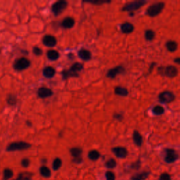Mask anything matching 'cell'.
Wrapping results in <instances>:
<instances>
[{"mask_svg": "<svg viewBox=\"0 0 180 180\" xmlns=\"http://www.w3.org/2000/svg\"><path fill=\"white\" fill-rule=\"evenodd\" d=\"M165 8V3L163 2H156L151 4L150 6L146 9V13L150 17H155V16L159 15L162 12V11Z\"/></svg>", "mask_w": 180, "mask_h": 180, "instance_id": "cell-1", "label": "cell"}, {"mask_svg": "<svg viewBox=\"0 0 180 180\" xmlns=\"http://www.w3.org/2000/svg\"><path fill=\"white\" fill-rule=\"evenodd\" d=\"M31 147L30 144L25 141H15L11 143L8 145L6 148V151L11 152V151H24Z\"/></svg>", "mask_w": 180, "mask_h": 180, "instance_id": "cell-2", "label": "cell"}, {"mask_svg": "<svg viewBox=\"0 0 180 180\" xmlns=\"http://www.w3.org/2000/svg\"><path fill=\"white\" fill-rule=\"evenodd\" d=\"M158 73L162 75L167 77L173 78L178 75V69L174 66H167L166 67H160L158 68Z\"/></svg>", "mask_w": 180, "mask_h": 180, "instance_id": "cell-3", "label": "cell"}, {"mask_svg": "<svg viewBox=\"0 0 180 180\" xmlns=\"http://www.w3.org/2000/svg\"><path fill=\"white\" fill-rule=\"evenodd\" d=\"M147 3L146 1L144 0H138V1H134L127 3V4L123 6L122 10L123 11H127V12H134V11L138 10L141 7L145 5Z\"/></svg>", "mask_w": 180, "mask_h": 180, "instance_id": "cell-4", "label": "cell"}, {"mask_svg": "<svg viewBox=\"0 0 180 180\" xmlns=\"http://www.w3.org/2000/svg\"><path fill=\"white\" fill-rule=\"evenodd\" d=\"M30 66V61L25 57H21L16 60L13 63V68L17 71H22L28 69Z\"/></svg>", "mask_w": 180, "mask_h": 180, "instance_id": "cell-5", "label": "cell"}, {"mask_svg": "<svg viewBox=\"0 0 180 180\" xmlns=\"http://www.w3.org/2000/svg\"><path fill=\"white\" fill-rule=\"evenodd\" d=\"M68 6V2L64 0H60L54 3L51 6V11L56 16H59L63 12Z\"/></svg>", "mask_w": 180, "mask_h": 180, "instance_id": "cell-6", "label": "cell"}, {"mask_svg": "<svg viewBox=\"0 0 180 180\" xmlns=\"http://www.w3.org/2000/svg\"><path fill=\"white\" fill-rule=\"evenodd\" d=\"M179 158V155L177 151L172 148L165 149V162L167 163H173L177 161Z\"/></svg>", "mask_w": 180, "mask_h": 180, "instance_id": "cell-7", "label": "cell"}, {"mask_svg": "<svg viewBox=\"0 0 180 180\" xmlns=\"http://www.w3.org/2000/svg\"><path fill=\"white\" fill-rule=\"evenodd\" d=\"M160 102L163 103H172L175 99V95L170 91H164L159 94L158 96Z\"/></svg>", "mask_w": 180, "mask_h": 180, "instance_id": "cell-8", "label": "cell"}, {"mask_svg": "<svg viewBox=\"0 0 180 180\" xmlns=\"http://www.w3.org/2000/svg\"><path fill=\"white\" fill-rule=\"evenodd\" d=\"M42 43L46 47H54L57 44V39L53 35H44L42 38Z\"/></svg>", "mask_w": 180, "mask_h": 180, "instance_id": "cell-9", "label": "cell"}, {"mask_svg": "<svg viewBox=\"0 0 180 180\" xmlns=\"http://www.w3.org/2000/svg\"><path fill=\"white\" fill-rule=\"evenodd\" d=\"M113 153L118 158H125L128 154V151L125 147L122 146H116L112 148Z\"/></svg>", "mask_w": 180, "mask_h": 180, "instance_id": "cell-10", "label": "cell"}, {"mask_svg": "<svg viewBox=\"0 0 180 180\" xmlns=\"http://www.w3.org/2000/svg\"><path fill=\"white\" fill-rule=\"evenodd\" d=\"M125 72V68L122 67V66H117L114 68H112L108 71L107 74H106V76L108 78H111V79H114L118 75L122 74Z\"/></svg>", "mask_w": 180, "mask_h": 180, "instance_id": "cell-11", "label": "cell"}, {"mask_svg": "<svg viewBox=\"0 0 180 180\" xmlns=\"http://www.w3.org/2000/svg\"><path fill=\"white\" fill-rule=\"evenodd\" d=\"M54 92L51 89L47 88V87H40L37 90V95L41 99H46L53 95Z\"/></svg>", "mask_w": 180, "mask_h": 180, "instance_id": "cell-12", "label": "cell"}, {"mask_svg": "<svg viewBox=\"0 0 180 180\" xmlns=\"http://www.w3.org/2000/svg\"><path fill=\"white\" fill-rule=\"evenodd\" d=\"M120 30L124 34H130L134 30V26L129 22H125L120 26Z\"/></svg>", "mask_w": 180, "mask_h": 180, "instance_id": "cell-13", "label": "cell"}, {"mask_svg": "<svg viewBox=\"0 0 180 180\" xmlns=\"http://www.w3.org/2000/svg\"><path fill=\"white\" fill-rule=\"evenodd\" d=\"M61 25L66 29H70L75 25V20L71 17H66L61 22Z\"/></svg>", "mask_w": 180, "mask_h": 180, "instance_id": "cell-14", "label": "cell"}, {"mask_svg": "<svg viewBox=\"0 0 180 180\" xmlns=\"http://www.w3.org/2000/svg\"><path fill=\"white\" fill-rule=\"evenodd\" d=\"M132 138H133L134 143L137 146H141L142 144H143V137H142L141 134L138 131L134 130L133 135H132Z\"/></svg>", "mask_w": 180, "mask_h": 180, "instance_id": "cell-15", "label": "cell"}, {"mask_svg": "<svg viewBox=\"0 0 180 180\" xmlns=\"http://www.w3.org/2000/svg\"><path fill=\"white\" fill-rule=\"evenodd\" d=\"M43 75L46 78H52L56 74V70L53 67L51 66H47L43 69Z\"/></svg>", "mask_w": 180, "mask_h": 180, "instance_id": "cell-16", "label": "cell"}, {"mask_svg": "<svg viewBox=\"0 0 180 180\" xmlns=\"http://www.w3.org/2000/svg\"><path fill=\"white\" fill-rule=\"evenodd\" d=\"M149 175H150V172L144 171L140 172V173L134 174L131 177V180H146L148 178Z\"/></svg>", "mask_w": 180, "mask_h": 180, "instance_id": "cell-17", "label": "cell"}, {"mask_svg": "<svg viewBox=\"0 0 180 180\" xmlns=\"http://www.w3.org/2000/svg\"><path fill=\"white\" fill-rule=\"evenodd\" d=\"M79 57L83 61H89L92 57L91 52L87 49H81L78 52Z\"/></svg>", "mask_w": 180, "mask_h": 180, "instance_id": "cell-18", "label": "cell"}, {"mask_svg": "<svg viewBox=\"0 0 180 180\" xmlns=\"http://www.w3.org/2000/svg\"><path fill=\"white\" fill-rule=\"evenodd\" d=\"M47 58L51 61H56L60 57V54L55 49H50L47 53Z\"/></svg>", "mask_w": 180, "mask_h": 180, "instance_id": "cell-19", "label": "cell"}, {"mask_svg": "<svg viewBox=\"0 0 180 180\" xmlns=\"http://www.w3.org/2000/svg\"><path fill=\"white\" fill-rule=\"evenodd\" d=\"M165 47H166L168 51L174 52L177 51V48H178V44H177L176 42L173 41V40H169L165 44Z\"/></svg>", "mask_w": 180, "mask_h": 180, "instance_id": "cell-20", "label": "cell"}, {"mask_svg": "<svg viewBox=\"0 0 180 180\" xmlns=\"http://www.w3.org/2000/svg\"><path fill=\"white\" fill-rule=\"evenodd\" d=\"M39 172L40 174H41L42 177H45V178H49L51 175L50 169H49L48 167L45 166V165H43V166H42L39 168Z\"/></svg>", "mask_w": 180, "mask_h": 180, "instance_id": "cell-21", "label": "cell"}, {"mask_svg": "<svg viewBox=\"0 0 180 180\" xmlns=\"http://www.w3.org/2000/svg\"><path fill=\"white\" fill-rule=\"evenodd\" d=\"M115 94L120 96H127L128 95L129 92L125 87H117L115 89Z\"/></svg>", "mask_w": 180, "mask_h": 180, "instance_id": "cell-22", "label": "cell"}, {"mask_svg": "<svg viewBox=\"0 0 180 180\" xmlns=\"http://www.w3.org/2000/svg\"><path fill=\"white\" fill-rule=\"evenodd\" d=\"M101 154L98 151L92 150L88 153V158L92 161H96L100 158Z\"/></svg>", "mask_w": 180, "mask_h": 180, "instance_id": "cell-23", "label": "cell"}, {"mask_svg": "<svg viewBox=\"0 0 180 180\" xmlns=\"http://www.w3.org/2000/svg\"><path fill=\"white\" fill-rule=\"evenodd\" d=\"M70 154L73 158L81 157L82 153V149L80 147H73L70 150Z\"/></svg>", "mask_w": 180, "mask_h": 180, "instance_id": "cell-24", "label": "cell"}, {"mask_svg": "<svg viewBox=\"0 0 180 180\" xmlns=\"http://www.w3.org/2000/svg\"><path fill=\"white\" fill-rule=\"evenodd\" d=\"M32 176V174L30 173V172H22V173H20L19 174H18L17 178H16L15 180H31Z\"/></svg>", "mask_w": 180, "mask_h": 180, "instance_id": "cell-25", "label": "cell"}, {"mask_svg": "<svg viewBox=\"0 0 180 180\" xmlns=\"http://www.w3.org/2000/svg\"><path fill=\"white\" fill-rule=\"evenodd\" d=\"M83 69V65L80 63H75L74 64L71 66L70 68V70L72 71L73 73H77V72H80Z\"/></svg>", "mask_w": 180, "mask_h": 180, "instance_id": "cell-26", "label": "cell"}, {"mask_svg": "<svg viewBox=\"0 0 180 180\" xmlns=\"http://www.w3.org/2000/svg\"><path fill=\"white\" fill-rule=\"evenodd\" d=\"M155 32L152 30H146L145 33H144V37H145V39L147 41H152L155 38Z\"/></svg>", "mask_w": 180, "mask_h": 180, "instance_id": "cell-27", "label": "cell"}, {"mask_svg": "<svg viewBox=\"0 0 180 180\" xmlns=\"http://www.w3.org/2000/svg\"><path fill=\"white\" fill-rule=\"evenodd\" d=\"M13 175V172L12 170L9 169V168H6L3 171V179L4 180H9L11 178H12Z\"/></svg>", "mask_w": 180, "mask_h": 180, "instance_id": "cell-28", "label": "cell"}, {"mask_svg": "<svg viewBox=\"0 0 180 180\" xmlns=\"http://www.w3.org/2000/svg\"><path fill=\"white\" fill-rule=\"evenodd\" d=\"M61 165H62V160H61V158H56L54 160L53 163H52V168H53L54 170L56 171V170L60 169Z\"/></svg>", "mask_w": 180, "mask_h": 180, "instance_id": "cell-29", "label": "cell"}, {"mask_svg": "<svg viewBox=\"0 0 180 180\" xmlns=\"http://www.w3.org/2000/svg\"><path fill=\"white\" fill-rule=\"evenodd\" d=\"M153 113L156 115H161L164 114L165 113V109L163 106H156L154 108H153Z\"/></svg>", "mask_w": 180, "mask_h": 180, "instance_id": "cell-30", "label": "cell"}, {"mask_svg": "<svg viewBox=\"0 0 180 180\" xmlns=\"http://www.w3.org/2000/svg\"><path fill=\"white\" fill-rule=\"evenodd\" d=\"M62 75L63 79H68L69 77H78L77 73H73L72 71L69 70H64L62 72Z\"/></svg>", "mask_w": 180, "mask_h": 180, "instance_id": "cell-31", "label": "cell"}, {"mask_svg": "<svg viewBox=\"0 0 180 180\" xmlns=\"http://www.w3.org/2000/svg\"><path fill=\"white\" fill-rule=\"evenodd\" d=\"M6 102L7 103L11 106L15 105L16 102H17V99H16V96L15 95H13V94H9L6 98Z\"/></svg>", "mask_w": 180, "mask_h": 180, "instance_id": "cell-32", "label": "cell"}, {"mask_svg": "<svg viewBox=\"0 0 180 180\" xmlns=\"http://www.w3.org/2000/svg\"><path fill=\"white\" fill-rule=\"evenodd\" d=\"M116 165H117V163H116V160L113 159V158H110L105 163V166L108 168V169H113V168L116 167Z\"/></svg>", "mask_w": 180, "mask_h": 180, "instance_id": "cell-33", "label": "cell"}, {"mask_svg": "<svg viewBox=\"0 0 180 180\" xmlns=\"http://www.w3.org/2000/svg\"><path fill=\"white\" fill-rule=\"evenodd\" d=\"M106 180H115V175L112 171H107L105 174Z\"/></svg>", "mask_w": 180, "mask_h": 180, "instance_id": "cell-34", "label": "cell"}, {"mask_svg": "<svg viewBox=\"0 0 180 180\" xmlns=\"http://www.w3.org/2000/svg\"><path fill=\"white\" fill-rule=\"evenodd\" d=\"M32 51H33V54L37 56H42V54H43V51H42V49H40L39 47H35L32 49Z\"/></svg>", "mask_w": 180, "mask_h": 180, "instance_id": "cell-35", "label": "cell"}, {"mask_svg": "<svg viewBox=\"0 0 180 180\" xmlns=\"http://www.w3.org/2000/svg\"><path fill=\"white\" fill-rule=\"evenodd\" d=\"M141 167V161L137 160L136 162L132 163V164L130 165V167L132 168V170H139Z\"/></svg>", "mask_w": 180, "mask_h": 180, "instance_id": "cell-36", "label": "cell"}, {"mask_svg": "<svg viewBox=\"0 0 180 180\" xmlns=\"http://www.w3.org/2000/svg\"><path fill=\"white\" fill-rule=\"evenodd\" d=\"M21 165L23 167H28L30 166V160L28 158H23V159L21 160Z\"/></svg>", "mask_w": 180, "mask_h": 180, "instance_id": "cell-37", "label": "cell"}, {"mask_svg": "<svg viewBox=\"0 0 180 180\" xmlns=\"http://www.w3.org/2000/svg\"><path fill=\"white\" fill-rule=\"evenodd\" d=\"M159 180H171V176L168 173H163L160 174Z\"/></svg>", "mask_w": 180, "mask_h": 180, "instance_id": "cell-38", "label": "cell"}, {"mask_svg": "<svg viewBox=\"0 0 180 180\" xmlns=\"http://www.w3.org/2000/svg\"><path fill=\"white\" fill-rule=\"evenodd\" d=\"M113 118H114V119L120 121V120L123 119V115L121 114V113H115L114 115H113Z\"/></svg>", "mask_w": 180, "mask_h": 180, "instance_id": "cell-39", "label": "cell"}, {"mask_svg": "<svg viewBox=\"0 0 180 180\" xmlns=\"http://www.w3.org/2000/svg\"><path fill=\"white\" fill-rule=\"evenodd\" d=\"M73 162L76 163V164H80L82 162V158L78 157V158H73Z\"/></svg>", "mask_w": 180, "mask_h": 180, "instance_id": "cell-40", "label": "cell"}, {"mask_svg": "<svg viewBox=\"0 0 180 180\" xmlns=\"http://www.w3.org/2000/svg\"><path fill=\"white\" fill-rule=\"evenodd\" d=\"M111 2H105V1H96V2H89L92 4H96V5H100V4H106V3H110Z\"/></svg>", "mask_w": 180, "mask_h": 180, "instance_id": "cell-41", "label": "cell"}, {"mask_svg": "<svg viewBox=\"0 0 180 180\" xmlns=\"http://www.w3.org/2000/svg\"><path fill=\"white\" fill-rule=\"evenodd\" d=\"M174 61L175 63H177V64H179V62H180V58L178 57V58H175L174 60Z\"/></svg>", "mask_w": 180, "mask_h": 180, "instance_id": "cell-42", "label": "cell"}, {"mask_svg": "<svg viewBox=\"0 0 180 180\" xmlns=\"http://www.w3.org/2000/svg\"><path fill=\"white\" fill-rule=\"evenodd\" d=\"M26 124H27L28 126H29V127H31L32 126V122H30V121H27V122H26Z\"/></svg>", "mask_w": 180, "mask_h": 180, "instance_id": "cell-43", "label": "cell"}]
</instances>
